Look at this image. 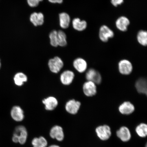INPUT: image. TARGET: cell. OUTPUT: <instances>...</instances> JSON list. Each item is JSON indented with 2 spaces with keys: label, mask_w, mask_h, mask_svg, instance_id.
<instances>
[{
  "label": "cell",
  "mask_w": 147,
  "mask_h": 147,
  "mask_svg": "<svg viewBox=\"0 0 147 147\" xmlns=\"http://www.w3.org/2000/svg\"><path fill=\"white\" fill-rule=\"evenodd\" d=\"M117 137L123 142L129 141L131 138V133L129 129L125 126H123L117 132Z\"/></svg>",
  "instance_id": "cell-12"
},
{
  "label": "cell",
  "mask_w": 147,
  "mask_h": 147,
  "mask_svg": "<svg viewBox=\"0 0 147 147\" xmlns=\"http://www.w3.org/2000/svg\"><path fill=\"white\" fill-rule=\"evenodd\" d=\"M49 147H60V146H57L56 145H51V146H49Z\"/></svg>",
  "instance_id": "cell-30"
},
{
  "label": "cell",
  "mask_w": 147,
  "mask_h": 147,
  "mask_svg": "<svg viewBox=\"0 0 147 147\" xmlns=\"http://www.w3.org/2000/svg\"><path fill=\"white\" fill-rule=\"evenodd\" d=\"M136 131L139 137H146L147 135V125L144 123L140 124L136 128Z\"/></svg>",
  "instance_id": "cell-25"
},
{
  "label": "cell",
  "mask_w": 147,
  "mask_h": 147,
  "mask_svg": "<svg viewBox=\"0 0 147 147\" xmlns=\"http://www.w3.org/2000/svg\"><path fill=\"white\" fill-rule=\"evenodd\" d=\"M86 78L88 81L93 82L96 84H100L102 82L100 74L93 69L88 70L86 73Z\"/></svg>",
  "instance_id": "cell-6"
},
{
  "label": "cell",
  "mask_w": 147,
  "mask_h": 147,
  "mask_svg": "<svg viewBox=\"0 0 147 147\" xmlns=\"http://www.w3.org/2000/svg\"><path fill=\"white\" fill-rule=\"evenodd\" d=\"M135 108L133 104L129 102H125L121 104L119 107V111L123 115H129L133 113Z\"/></svg>",
  "instance_id": "cell-11"
},
{
  "label": "cell",
  "mask_w": 147,
  "mask_h": 147,
  "mask_svg": "<svg viewBox=\"0 0 147 147\" xmlns=\"http://www.w3.org/2000/svg\"><path fill=\"white\" fill-rule=\"evenodd\" d=\"M44 16L41 12H34L31 14L30 20L35 26L42 25L44 23Z\"/></svg>",
  "instance_id": "cell-14"
},
{
  "label": "cell",
  "mask_w": 147,
  "mask_h": 147,
  "mask_svg": "<svg viewBox=\"0 0 147 147\" xmlns=\"http://www.w3.org/2000/svg\"><path fill=\"white\" fill-rule=\"evenodd\" d=\"M48 1L51 3L59 4H61L63 2V0H48Z\"/></svg>",
  "instance_id": "cell-29"
},
{
  "label": "cell",
  "mask_w": 147,
  "mask_h": 147,
  "mask_svg": "<svg viewBox=\"0 0 147 147\" xmlns=\"http://www.w3.org/2000/svg\"><path fill=\"white\" fill-rule=\"evenodd\" d=\"M81 103L75 100H69L66 103L65 109L68 113L72 115H75L78 113L80 109Z\"/></svg>",
  "instance_id": "cell-9"
},
{
  "label": "cell",
  "mask_w": 147,
  "mask_h": 147,
  "mask_svg": "<svg viewBox=\"0 0 147 147\" xmlns=\"http://www.w3.org/2000/svg\"><path fill=\"white\" fill-rule=\"evenodd\" d=\"M74 76V74L72 71L69 70L64 71L61 75V82L64 85H69L73 82Z\"/></svg>",
  "instance_id": "cell-15"
},
{
  "label": "cell",
  "mask_w": 147,
  "mask_h": 147,
  "mask_svg": "<svg viewBox=\"0 0 147 147\" xmlns=\"http://www.w3.org/2000/svg\"><path fill=\"white\" fill-rule=\"evenodd\" d=\"M119 72L124 75H128L131 74L133 69V65L129 61L123 59L120 61L118 64Z\"/></svg>",
  "instance_id": "cell-5"
},
{
  "label": "cell",
  "mask_w": 147,
  "mask_h": 147,
  "mask_svg": "<svg viewBox=\"0 0 147 147\" xmlns=\"http://www.w3.org/2000/svg\"><path fill=\"white\" fill-rule=\"evenodd\" d=\"M50 135L53 139H56L58 141H62L64 138L63 129L59 126L53 127L51 130Z\"/></svg>",
  "instance_id": "cell-10"
},
{
  "label": "cell",
  "mask_w": 147,
  "mask_h": 147,
  "mask_svg": "<svg viewBox=\"0 0 147 147\" xmlns=\"http://www.w3.org/2000/svg\"><path fill=\"white\" fill-rule=\"evenodd\" d=\"M28 134L26 128L23 126H18L16 127L12 137V140L16 143H20L21 144L26 142Z\"/></svg>",
  "instance_id": "cell-1"
},
{
  "label": "cell",
  "mask_w": 147,
  "mask_h": 147,
  "mask_svg": "<svg viewBox=\"0 0 147 147\" xmlns=\"http://www.w3.org/2000/svg\"><path fill=\"white\" fill-rule=\"evenodd\" d=\"M96 133L97 136L101 140L106 141L111 137V128L107 125L100 126L96 129Z\"/></svg>",
  "instance_id": "cell-3"
},
{
  "label": "cell",
  "mask_w": 147,
  "mask_h": 147,
  "mask_svg": "<svg viewBox=\"0 0 147 147\" xmlns=\"http://www.w3.org/2000/svg\"><path fill=\"white\" fill-rule=\"evenodd\" d=\"M32 144L34 147H46L47 145V142L45 138L40 137L33 139Z\"/></svg>",
  "instance_id": "cell-24"
},
{
  "label": "cell",
  "mask_w": 147,
  "mask_h": 147,
  "mask_svg": "<svg viewBox=\"0 0 147 147\" xmlns=\"http://www.w3.org/2000/svg\"><path fill=\"white\" fill-rule=\"evenodd\" d=\"M137 41L140 45L146 47L147 45V32L146 30H141L138 32Z\"/></svg>",
  "instance_id": "cell-21"
},
{
  "label": "cell",
  "mask_w": 147,
  "mask_h": 147,
  "mask_svg": "<svg viewBox=\"0 0 147 147\" xmlns=\"http://www.w3.org/2000/svg\"><path fill=\"white\" fill-rule=\"evenodd\" d=\"M124 0H111V3L113 6L117 7L124 3Z\"/></svg>",
  "instance_id": "cell-28"
},
{
  "label": "cell",
  "mask_w": 147,
  "mask_h": 147,
  "mask_svg": "<svg viewBox=\"0 0 147 147\" xmlns=\"http://www.w3.org/2000/svg\"><path fill=\"white\" fill-rule=\"evenodd\" d=\"M1 60H0V68H1Z\"/></svg>",
  "instance_id": "cell-31"
},
{
  "label": "cell",
  "mask_w": 147,
  "mask_h": 147,
  "mask_svg": "<svg viewBox=\"0 0 147 147\" xmlns=\"http://www.w3.org/2000/svg\"><path fill=\"white\" fill-rule=\"evenodd\" d=\"M45 105V109L49 111H52L56 108L58 104L57 99L53 96H49L44 99L42 101Z\"/></svg>",
  "instance_id": "cell-18"
},
{
  "label": "cell",
  "mask_w": 147,
  "mask_h": 147,
  "mask_svg": "<svg viewBox=\"0 0 147 147\" xmlns=\"http://www.w3.org/2000/svg\"><path fill=\"white\" fill-rule=\"evenodd\" d=\"M11 115L12 118L17 122L22 121L24 118V111L18 106H15L12 108L11 110Z\"/></svg>",
  "instance_id": "cell-13"
},
{
  "label": "cell",
  "mask_w": 147,
  "mask_h": 147,
  "mask_svg": "<svg viewBox=\"0 0 147 147\" xmlns=\"http://www.w3.org/2000/svg\"><path fill=\"white\" fill-rule=\"evenodd\" d=\"M130 21L128 18L125 16H122L119 17L115 21L116 27L121 32H125L127 31Z\"/></svg>",
  "instance_id": "cell-7"
},
{
  "label": "cell",
  "mask_w": 147,
  "mask_h": 147,
  "mask_svg": "<svg viewBox=\"0 0 147 147\" xmlns=\"http://www.w3.org/2000/svg\"><path fill=\"white\" fill-rule=\"evenodd\" d=\"M96 84L91 81L85 82L83 86V90L84 94L88 97L93 96L96 94L97 88Z\"/></svg>",
  "instance_id": "cell-8"
},
{
  "label": "cell",
  "mask_w": 147,
  "mask_h": 147,
  "mask_svg": "<svg viewBox=\"0 0 147 147\" xmlns=\"http://www.w3.org/2000/svg\"><path fill=\"white\" fill-rule=\"evenodd\" d=\"M57 42L58 46L60 47H65L67 45V35L63 31H57Z\"/></svg>",
  "instance_id": "cell-23"
},
{
  "label": "cell",
  "mask_w": 147,
  "mask_h": 147,
  "mask_svg": "<svg viewBox=\"0 0 147 147\" xmlns=\"http://www.w3.org/2000/svg\"><path fill=\"white\" fill-rule=\"evenodd\" d=\"M43 1V0H27V2L29 6L34 8L37 7L40 2Z\"/></svg>",
  "instance_id": "cell-27"
},
{
  "label": "cell",
  "mask_w": 147,
  "mask_h": 147,
  "mask_svg": "<svg viewBox=\"0 0 147 147\" xmlns=\"http://www.w3.org/2000/svg\"><path fill=\"white\" fill-rule=\"evenodd\" d=\"M135 87L137 91L140 93L147 94V81L146 79L140 78L136 82Z\"/></svg>",
  "instance_id": "cell-20"
},
{
  "label": "cell",
  "mask_w": 147,
  "mask_h": 147,
  "mask_svg": "<svg viewBox=\"0 0 147 147\" xmlns=\"http://www.w3.org/2000/svg\"><path fill=\"white\" fill-rule=\"evenodd\" d=\"M98 35L101 41L107 42L110 38H113L115 34L113 31L107 26L102 25L99 29Z\"/></svg>",
  "instance_id": "cell-2"
},
{
  "label": "cell",
  "mask_w": 147,
  "mask_h": 147,
  "mask_svg": "<svg viewBox=\"0 0 147 147\" xmlns=\"http://www.w3.org/2000/svg\"><path fill=\"white\" fill-rule=\"evenodd\" d=\"M73 66L77 71L80 73L85 71L87 68V63L86 61L81 58H78L73 62Z\"/></svg>",
  "instance_id": "cell-17"
},
{
  "label": "cell",
  "mask_w": 147,
  "mask_h": 147,
  "mask_svg": "<svg viewBox=\"0 0 147 147\" xmlns=\"http://www.w3.org/2000/svg\"><path fill=\"white\" fill-rule=\"evenodd\" d=\"M15 84L18 86H22L27 81V77L24 74L19 72L16 73L14 78Z\"/></svg>",
  "instance_id": "cell-22"
},
{
  "label": "cell",
  "mask_w": 147,
  "mask_h": 147,
  "mask_svg": "<svg viewBox=\"0 0 147 147\" xmlns=\"http://www.w3.org/2000/svg\"><path fill=\"white\" fill-rule=\"evenodd\" d=\"M50 44L53 47H58L57 42V31L54 30L49 35Z\"/></svg>",
  "instance_id": "cell-26"
},
{
  "label": "cell",
  "mask_w": 147,
  "mask_h": 147,
  "mask_svg": "<svg viewBox=\"0 0 147 147\" xmlns=\"http://www.w3.org/2000/svg\"><path fill=\"white\" fill-rule=\"evenodd\" d=\"M60 26L62 28L67 29L69 27L71 23L70 16L65 12H62L59 14Z\"/></svg>",
  "instance_id": "cell-19"
},
{
  "label": "cell",
  "mask_w": 147,
  "mask_h": 147,
  "mask_svg": "<svg viewBox=\"0 0 147 147\" xmlns=\"http://www.w3.org/2000/svg\"><path fill=\"white\" fill-rule=\"evenodd\" d=\"M73 28L78 32H82L87 28L88 24L85 20H81L79 18H75L72 21Z\"/></svg>",
  "instance_id": "cell-16"
},
{
  "label": "cell",
  "mask_w": 147,
  "mask_h": 147,
  "mask_svg": "<svg viewBox=\"0 0 147 147\" xmlns=\"http://www.w3.org/2000/svg\"><path fill=\"white\" fill-rule=\"evenodd\" d=\"M48 65L51 72L57 73L63 67V62L59 57H55L49 60Z\"/></svg>",
  "instance_id": "cell-4"
}]
</instances>
